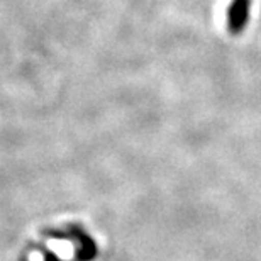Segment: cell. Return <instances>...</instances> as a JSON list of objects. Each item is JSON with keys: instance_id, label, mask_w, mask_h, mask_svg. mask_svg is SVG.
<instances>
[{"instance_id": "obj_1", "label": "cell", "mask_w": 261, "mask_h": 261, "mask_svg": "<svg viewBox=\"0 0 261 261\" xmlns=\"http://www.w3.org/2000/svg\"><path fill=\"white\" fill-rule=\"evenodd\" d=\"M248 15H249V0H234L231 9H229V17H227L229 31L232 34L241 33L248 22Z\"/></svg>"}]
</instances>
